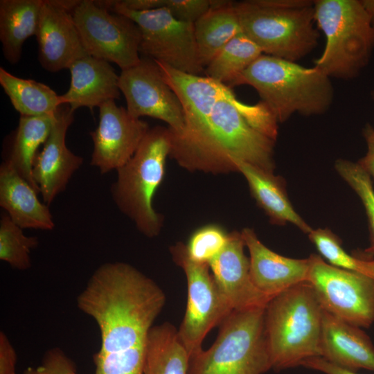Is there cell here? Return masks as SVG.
I'll return each mask as SVG.
<instances>
[{
    "mask_svg": "<svg viewBox=\"0 0 374 374\" xmlns=\"http://www.w3.org/2000/svg\"><path fill=\"white\" fill-rule=\"evenodd\" d=\"M170 133V157L189 171L227 173L241 161L274 172L277 120L262 101L245 104L231 89L197 126Z\"/></svg>",
    "mask_w": 374,
    "mask_h": 374,
    "instance_id": "1",
    "label": "cell"
},
{
    "mask_svg": "<svg viewBox=\"0 0 374 374\" xmlns=\"http://www.w3.org/2000/svg\"><path fill=\"white\" fill-rule=\"evenodd\" d=\"M253 87L278 123L294 113L312 116L331 106L334 89L330 78L313 66L262 54L235 80L232 87Z\"/></svg>",
    "mask_w": 374,
    "mask_h": 374,
    "instance_id": "2",
    "label": "cell"
},
{
    "mask_svg": "<svg viewBox=\"0 0 374 374\" xmlns=\"http://www.w3.org/2000/svg\"><path fill=\"white\" fill-rule=\"evenodd\" d=\"M322 314L308 281L270 299L265 310V334L271 368H292L321 357Z\"/></svg>",
    "mask_w": 374,
    "mask_h": 374,
    "instance_id": "3",
    "label": "cell"
},
{
    "mask_svg": "<svg viewBox=\"0 0 374 374\" xmlns=\"http://www.w3.org/2000/svg\"><path fill=\"white\" fill-rule=\"evenodd\" d=\"M234 6L242 33L263 54L296 62L318 44L314 1L248 0Z\"/></svg>",
    "mask_w": 374,
    "mask_h": 374,
    "instance_id": "4",
    "label": "cell"
},
{
    "mask_svg": "<svg viewBox=\"0 0 374 374\" xmlns=\"http://www.w3.org/2000/svg\"><path fill=\"white\" fill-rule=\"evenodd\" d=\"M172 139L168 127L150 128L134 155L116 170L112 186V198L118 209L148 238L157 236L164 217L153 206V199L166 173Z\"/></svg>",
    "mask_w": 374,
    "mask_h": 374,
    "instance_id": "5",
    "label": "cell"
},
{
    "mask_svg": "<svg viewBox=\"0 0 374 374\" xmlns=\"http://www.w3.org/2000/svg\"><path fill=\"white\" fill-rule=\"evenodd\" d=\"M314 10L315 23L326 38L314 66L329 78H355L374 48V29L360 0H316Z\"/></svg>",
    "mask_w": 374,
    "mask_h": 374,
    "instance_id": "6",
    "label": "cell"
},
{
    "mask_svg": "<svg viewBox=\"0 0 374 374\" xmlns=\"http://www.w3.org/2000/svg\"><path fill=\"white\" fill-rule=\"evenodd\" d=\"M265 310H233L213 345L190 358L188 374H262L271 368Z\"/></svg>",
    "mask_w": 374,
    "mask_h": 374,
    "instance_id": "7",
    "label": "cell"
},
{
    "mask_svg": "<svg viewBox=\"0 0 374 374\" xmlns=\"http://www.w3.org/2000/svg\"><path fill=\"white\" fill-rule=\"evenodd\" d=\"M170 251L187 280V305L178 334L191 358L203 350L202 342L210 330L220 325L233 309L216 283L208 265L191 260L183 242L172 246Z\"/></svg>",
    "mask_w": 374,
    "mask_h": 374,
    "instance_id": "8",
    "label": "cell"
},
{
    "mask_svg": "<svg viewBox=\"0 0 374 374\" xmlns=\"http://www.w3.org/2000/svg\"><path fill=\"white\" fill-rule=\"evenodd\" d=\"M109 10L129 17L137 25L140 53L184 73L200 75L204 71L197 52L194 24L177 19L163 8L134 11L116 7Z\"/></svg>",
    "mask_w": 374,
    "mask_h": 374,
    "instance_id": "9",
    "label": "cell"
},
{
    "mask_svg": "<svg viewBox=\"0 0 374 374\" xmlns=\"http://www.w3.org/2000/svg\"><path fill=\"white\" fill-rule=\"evenodd\" d=\"M308 281L321 308L337 318L359 328L374 323V280L344 269L312 254Z\"/></svg>",
    "mask_w": 374,
    "mask_h": 374,
    "instance_id": "10",
    "label": "cell"
},
{
    "mask_svg": "<svg viewBox=\"0 0 374 374\" xmlns=\"http://www.w3.org/2000/svg\"><path fill=\"white\" fill-rule=\"evenodd\" d=\"M71 13L89 55L113 62L121 71L139 63L141 33L131 19L93 0H81Z\"/></svg>",
    "mask_w": 374,
    "mask_h": 374,
    "instance_id": "11",
    "label": "cell"
},
{
    "mask_svg": "<svg viewBox=\"0 0 374 374\" xmlns=\"http://www.w3.org/2000/svg\"><path fill=\"white\" fill-rule=\"evenodd\" d=\"M118 86L132 116H150L165 122L174 133L182 131L185 119L181 103L154 60L141 58L136 65L121 71Z\"/></svg>",
    "mask_w": 374,
    "mask_h": 374,
    "instance_id": "12",
    "label": "cell"
},
{
    "mask_svg": "<svg viewBox=\"0 0 374 374\" xmlns=\"http://www.w3.org/2000/svg\"><path fill=\"white\" fill-rule=\"evenodd\" d=\"M99 110L98 127L90 132L93 143L90 164L105 174L116 170L130 159L150 127L115 100L105 103Z\"/></svg>",
    "mask_w": 374,
    "mask_h": 374,
    "instance_id": "13",
    "label": "cell"
},
{
    "mask_svg": "<svg viewBox=\"0 0 374 374\" xmlns=\"http://www.w3.org/2000/svg\"><path fill=\"white\" fill-rule=\"evenodd\" d=\"M73 120V110L66 105L60 107L51 133L34 161L33 179L48 206L64 190L83 162L82 157L73 153L66 144V132Z\"/></svg>",
    "mask_w": 374,
    "mask_h": 374,
    "instance_id": "14",
    "label": "cell"
},
{
    "mask_svg": "<svg viewBox=\"0 0 374 374\" xmlns=\"http://www.w3.org/2000/svg\"><path fill=\"white\" fill-rule=\"evenodd\" d=\"M241 232L229 233L223 249L208 264L210 270L233 310L266 307L272 297L260 292L250 274Z\"/></svg>",
    "mask_w": 374,
    "mask_h": 374,
    "instance_id": "15",
    "label": "cell"
},
{
    "mask_svg": "<svg viewBox=\"0 0 374 374\" xmlns=\"http://www.w3.org/2000/svg\"><path fill=\"white\" fill-rule=\"evenodd\" d=\"M41 66L50 72L69 69L77 60L88 55L72 13L44 0L35 35Z\"/></svg>",
    "mask_w": 374,
    "mask_h": 374,
    "instance_id": "16",
    "label": "cell"
},
{
    "mask_svg": "<svg viewBox=\"0 0 374 374\" xmlns=\"http://www.w3.org/2000/svg\"><path fill=\"white\" fill-rule=\"evenodd\" d=\"M241 235L249 252L251 280L260 292L274 297L308 281L310 257L296 259L281 256L266 247L250 228L243 229Z\"/></svg>",
    "mask_w": 374,
    "mask_h": 374,
    "instance_id": "17",
    "label": "cell"
},
{
    "mask_svg": "<svg viewBox=\"0 0 374 374\" xmlns=\"http://www.w3.org/2000/svg\"><path fill=\"white\" fill-rule=\"evenodd\" d=\"M321 357L340 368L374 372V345L359 327L323 310Z\"/></svg>",
    "mask_w": 374,
    "mask_h": 374,
    "instance_id": "18",
    "label": "cell"
},
{
    "mask_svg": "<svg viewBox=\"0 0 374 374\" xmlns=\"http://www.w3.org/2000/svg\"><path fill=\"white\" fill-rule=\"evenodd\" d=\"M69 70L70 86L61 96L64 105L74 112L83 107H99L119 98V75L109 62L88 55L75 61Z\"/></svg>",
    "mask_w": 374,
    "mask_h": 374,
    "instance_id": "19",
    "label": "cell"
},
{
    "mask_svg": "<svg viewBox=\"0 0 374 374\" xmlns=\"http://www.w3.org/2000/svg\"><path fill=\"white\" fill-rule=\"evenodd\" d=\"M38 193L7 162L0 166V206L22 229L52 230L55 223L48 206Z\"/></svg>",
    "mask_w": 374,
    "mask_h": 374,
    "instance_id": "20",
    "label": "cell"
},
{
    "mask_svg": "<svg viewBox=\"0 0 374 374\" xmlns=\"http://www.w3.org/2000/svg\"><path fill=\"white\" fill-rule=\"evenodd\" d=\"M235 166L237 171L244 177L253 197L271 224L290 223L308 234L312 230L292 206L281 177L241 161H236Z\"/></svg>",
    "mask_w": 374,
    "mask_h": 374,
    "instance_id": "21",
    "label": "cell"
},
{
    "mask_svg": "<svg viewBox=\"0 0 374 374\" xmlns=\"http://www.w3.org/2000/svg\"><path fill=\"white\" fill-rule=\"evenodd\" d=\"M44 0H1L0 41L11 64L21 59L25 42L36 35Z\"/></svg>",
    "mask_w": 374,
    "mask_h": 374,
    "instance_id": "22",
    "label": "cell"
},
{
    "mask_svg": "<svg viewBox=\"0 0 374 374\" xmlns=\"http://www.w3.org/2000/svg\"><path fill=\"white\" fill-rule=\"evenodd\" d=\"M199 58L205 69L235 35L242 33L234 2L212 1L210 9L194 23Z\"/></svg>",
    "mask_w": 374,
    "mask_h": 374,
    "instance_id": "23",
    "label": "cell"
},
{
    "mask_svg": "<svg viewBox=\"0 0 374 374\" xmlns=\"http://www.w3.org/2000/svg\"><path fill=\"white\" fill-rule=\"evenodd\" d=\"M56 114L41 116L20 115L8 155L4 160L38 193L40 191L33 177V164L39 148L44 144L51 133Z\"/></svg>",
    "mask_w": 374,
    "mask_h": 374,
    "instance_id": "24",
    "label": "cell"
},
{
    "mask_svg": "<svg viewBox=\"0 0 374 374\" xmlns=\"http://www.w3.org/2000/svg\"><path fill=\"white\" fill-rule=\"evenodd\" d=\"M190 360L174 326L166 322L152 327L146 347L144 374H188Z\"/></svg>",
    "mask_w": 374,
    "mask_h": 374,
    "instance_id": "25",
    "label": "cell"
},
{
    "mask_svg": "<svg viewBox=\"0 0 374 374\" xmlns=\"http://www.w3.org/2000/svg\"><path fill=\"white\" fill-rule=\"evenodd\" d=\"M0 84L13 107L22 116H41L55 114L64 105L48 85L34 80L17 77L0 68Z\"/></svg>",
    "mask_w": 374,
    "mask_h": 374,
    "instance_id": "26",
    "label": "cell"
},
{
    "mask_svg": "<svg viewBox=\"0 0 374 374\" xmlns=\"http://www.w3.org/2000/svg\"><path fill=\"white\" fill-rule=\"evenodd\" d=\"M262 54L260 48L242 32L223 47L204 72L231 88L238 76Z\"/></svg>",
    "mask_w": 374,
    "mask_h": 374,
    "instance_id": "27",
    "label": "cell"
},
{
    "mask_svg": "<svg viewBox=\"0 0 374 374\" xmlns=\"http://www.w3.org/2000/svg\"><path fill=\"white\" fill-rule=\"evenodd\" d=\"M39 244L35 236L24 235L22 229L3 213L0 220V260L12 268L26 270L31 267L30 254Z\"/></svg>",
    "mask_w": 374,
    "mask_h": 374,
    "instance_id": "28",
    "label": "cell"
},
{
    "mask_svg": "<svg viewBox=\"0 0 374 374\" xmlns=\"http://www.w3.org/2000/svg\"><path fill=\"white\" fill-rule=\"evenodd\" d=\"M308 237L328 263L374 280V260L362 259L346 252L342 247L341 240L330 229H312Z\"/></svg>",
    "mask_w": 374,
    "mask_h": 374,
    "instance_id": "29",
    "label": "cell"
},
{
    "mask_svg": "<svg viewBox=\"0 0 374 374\" xmlns=\"http://www.w3.org/2000/svg\"><path fill=\"white\" fill-rule=\"evenodd\" d=\"M335 167L339 175L356 193L364 205L370 233V246L365 251L374 256V188L371 176L358 163L350 161L338 159Z\"/></svg>",
    "mask_w": 374,
    "mask_h": 374,
    "instance_id": "30",
    "label": "cell"
},
{
    "mask_svg": "<svg viewBox=\"0 0 374 374\" xmlns=\"http://www.w3.org/2000/svg\"><path fill=\"white\" fill-rule=\"evenodd\" d=\"M229 233L220 225L209 224L201 226L190 235L186 249L193 261L208 265L227 243Z\"/></svg>",
    "mask_w": 374,
    "mask_h": 374,
    "instance_id": "31",
    "label": "cell"
},
{
    "mask_svg": "<svg viewBox=\"0 0 374 374\" xmlns=\"http://www.w3.org/2000/svg\"><path fill=\"white\" fill-rule=\"evenodd\" d=\"M75 364L60 348H53L44 354L42 363L36 367H28L23 374H72Z\"/></svg>",
    "mask_w": 374,
    "mask_h": 374,
    "instance_id": "32",
    "label": "cell"
},
{
    "mask_svg": "<svg viewBox=\"0 0 374 374\" xmlns=\"http://www.w3.org/2000/svg\"><path fill=\"white\" fill-rule=\"evenodd\" d=\"M211 0H162V8L167 9L180 21L194 24L211 8Z\"/></svg>",
    "mask_w": 374,
    "mask_h": 374,
    "instance_id": "33",
    "label": "cell"
},
{
    "mask_svg": "<svg viewBox=\"0 0 374 374\" xmlns=\"http://www.w3.org/2000/svg\"><path fill=\"white\" fill-rule=\"evenodd\" d=\"M17 354L4 332H0V374H16Z\"/></svg>",
    "mask_w": 374,
    "mask_h": 374,
    "instance_id": "34",
    "label": "cell"
},
{
    "mask_svg": "<svg viewBox=\"0 0 374 374\" xmlns=\"http://www.w3.org/2000/svg\"><path fill=\"white\" fill-rule=\"evenodd\" d=\"M300 366L316 370L325 374H358L355 371L337 366L321 357H314L303 361Z\"/></svg>",
    "mask_w": 374,
    "mask_h": 374,
    "instance_id": "35",
    "label": "cell"
},
{
    "mask_svg": "<svg viewBox=\"0 0 374 374\" xmlns=\"http://www.w3.org/2000/svg\"><path fill=\"white\" fill-rule=\"evenodd\" d=\"M364 136L367 144V152L357 163L371 177H374V128L369 125H366Z\"/></svg>",
    "mask_w": 374,
    "mask_h": 374,
    "instance_id": "36",
    "label": "cell"
},
{
    "mask_svg": "<svg viewBox=\"0 0 374 374\" xmlns=\"http://www.w3.org/2000/svg\"><path fill=\"white\" fill-rule=\"evenodd\" d=\"M360 2L366 12L371 24L374 29V0H360Z\"/></svg>",
    "mask_w": 374,
    "mask_h": 374,
    "instance_id": "37",
    "label": "cell"
},
{
    "mask_svg": "<svg viewBox=\"0 0 374 374\" xmlns=\"http://www.w3.org/2000/svg\"><path fill=\"white\" fill-rule=\"evenodd\" d=\"M373 100H374V91L373 93Z\"/></svg>",
    "mask_w": 374,
    "mask_h": 374,
    "instance_id": "38",
    "label": "cell"
}]
</instances>
